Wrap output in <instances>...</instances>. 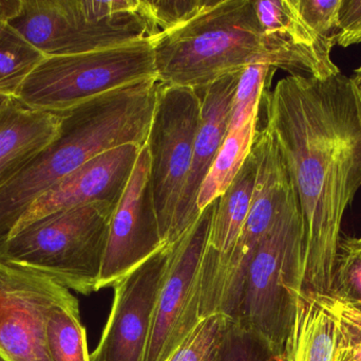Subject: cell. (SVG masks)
I'll use <instances>...</instances> for the list:
<instances>
[{
    "instance_id": "4316f807",
    "label": "cell",
    "mask_w": 361,
    "mask_h": 361,
    "mask_svg": "<svg viewBox=\"0 0 361 361\" xmlns=\"http://www.w3.org/2000/svg\"><path fill=\"white\" fill-rule=\"evenodd\" d=\"M228 320L222 315L202 320L166 361H214Z\"/></svg>"
},
{
    "instance_id": "d6986e66",
    "label": "cell",
    "mask_w": 361,
    "mask_h": 361,
    "mask_svg": "<svg viewBox=\"0 0 361 361\" xmlns=\"http://www.w3.org/2000/svg\"><path fill=\"white\" fill-rule=\"evenodd\" d=\"M256 175V158L250 150L235 179L216 201L208 249L219 256L233 247L243 228L252 205Z\"/></svg>"
},
{
    "instance_id": "8992f818",
    "label": "cell",
    "mask_w": 361,
    "mask_h": 361,
    "mask_svg": "<svg viewBox=\"0 0 361 361\" xmlns=\"http://www.w3.org/2000/svg\"><path fill=\"white\" fill-rule=\"evenodd\" d=\"M158 78L154 37L80 54L46 57L25 81L18 99L61 114L108 91Z\"/></svg>"
},
{
    "instance_id": "e0dca14e",
    "label": "cell",
    "mask_w": 361,
    "mask_h": 361,
    "mask_svg": "<svg viewBox=\"0 0 361 361\" xmlns=\"http://www.w3.org/2000/svg\"><path fill=\"white\" fill-rule=\"evenodd\" d=\"M339 324L334 299L298 292L286 361H338Z\"/></svg>"
},
{
    "instance_id": "5b68a950",
    "label": "cell",
    "mask_w": 361,
    "mask_h": 361,
    "mask_svg": "<svg viewBox=\"0 0 361 361\" xmlns=\"http://www.w3.org/2000/svg\"><path fill=\"white\" fill-rule=\"evenodd\" d=\"M303 227L296 191L259 244L231 321L284 351L300 292Z\"/></svg>"
},
{
    "instance_id": "7c38bea8",
    "label": "cell",
    "mask_w": 361,
    "mask_h": 361,
    "mask_svg": "<svg viewBox=\"0 0 361 361\" xmlns=\"http://www.w3.org/2000/svg\"><path fill=\"white\" fill-rule=\"evenodd\" d=\"M165 246L154 207L150 156L145 144L112 214L97 292L114 288L116 282Z\"/></svg>"
},
{
    "instance_id": "484cf974",
    "label": "cell",
    "mask_w": 361,
    "mask_h": 361,
    "mask_svg": "<svg viewBox=\"0 0 361 361\" xmlns=\"http://www.w3.org/2000/svg\"><path fill=\"white\" fill-rule=\"evenodd\" d=\"M209 2L210 0H140L137 13L158 35L190 20Z\"/></svg>"
},
{
    "instance_id": "836d02e7",
    "label": "cell",
    "mask_w": 361,
    "mask_h": 361,
    "mask_svg": "<svg viewBox=\"0 0 361 361\" xmlns=\"http://www.w3.org/2000/svg\"><path fill=\"white\" fill-rule=\"evenodd\" d=\"M0 361H6V360H4V357H2L1 355H0Z\"/></svg>"
},
{
    "instance_id": "30bf717a",
    "label": "cell",
    "mask_w": 361,
    "mask_h": 361,
    "mask_svg": "<svg viewBox=\"0 0 361 361\" xmlns=\"http://www.w3.org/2000/svg\"><path fill=\"white\" fill-rule=\"evenodd\" d=\"M216 201L171 245L169 263L159 290L144 361H166L200 322V290Z\"/></svg>"
},
{
    "instance_id": "ffe728a7",
    "label": "cell",
    "mask_w": 361,
    "mask_h": 361,
    "mask_svg": "<svg viewBox=\"0 0 361 361\" xmlns=\"http://www.w3.org/2000/svg\"><path fill=\"white\" fill-rule=\"evenodd\" d=\"M257 123L258 117L248 121L240 129L229 131L227 134L200 189L197 199L200 212L226 191L243 167L258 131Z\"/></svg>"
},
{
    "instance_id": "83f0119b",
    "label": "cell",
    "mask_w": 361,
    "mask_h": 361,
    "mask_svg": "<svg viewBox=\"0 0 361 361\" xmlns=\"http://www.w3.org/2000/svg\"><path fill=\"white\" fill-rule=\"evenodd\" d=\"M295 6L320 44L332 53L338 32L341 0H294Z\"/></svg>"
},
{
    "instance_id": "9a60e30c",
    "label": "cell",
    "mask_w": 361,
    "mask_h": 361,
    "mask_svg": "<svg viewBox=\"0 0 361 361\" xmlns=\"http://www.w3.org/2000/svg\"><path fill=\"white\" fill-rule=\"evenodd\" d=\"M241 72L224 76L204 90L201 122L193 146L190 170L180 194L169 246L173 245L201 213L197 210V195L228 134L233 97Z\"/></svg>"
},
{
    "instance_id": "d4e9b609",
    "label": "cell",
    "mask_w": 361,
    "mask_h": 361,
    "mask_svg": "<svg viewBox=\"0 0 361 361\" xmlns=\"http://www.w3.org/2000/svg\"><path fill=\"white\" fill-rule=\"evenodd\" d=\"M330 297L361 312V250L355 239H341Z\"/></svg>"
},
{
    "instance_id": "52a82bcc",
    "label": "cell",
    "mask_w": 361,
    "mask_h": 361,
    "mask_svg": "<svg viewBox=\"0 0 361 361\" xmlns=\"http://www.w3.org/2000/svg\"><path fill=\"white\" fill-rule=\"evenodd\" d=\"M46 57L80 54L114 48L157 36L139 14H106L97 0H23L20 14L11 21Z\"/></svg>"
},
{
    "instance_id": "f1b7e54d",
    "label": "cell",
    "mask_w": 361,
    "mask_h": 361,
    "mask_svg": "<svg viewBox=\"0 0 361 361\" xmlns=\"http://www.w3.org/2000/svg\"><path fill=\"white\" fill-rule=\"evenodd\" d=\"M335 307L339 324L338 361H361V312L336 300Z\"/></svg>"
},
{
    "instance_id": "3957f363",
    "label": "cell",
    "mask_w": 361,
    "mask_h": 361,
    "mask_svg": "<svg viewBox=\"0 0 361 361\" xmlns=\"http://www.w3.org/2000/svg\"><path fill=\"white\" fill-rule=\"evenodd\" d=\"M154 42L159 83L195 91L254 64L315 74L302 55L263 32L254 0H210L190 20L154 36Z\"/></svg>"
},
{
    "instance_id": "2e32d148",
    "label": "cell",
    "mask_w": 361,
    "mask_h": 361,
    "mask_svg": "<svg viewBox=\"0 0 361 361\" xmlns=\"http://www.w3.org/2000/svg\"><path fill=\"white\" fill-rule=\"evenodd\" d=\"M61 122V114L32 110L17 97H0V191L56 138Z\"/></svg>"
},
{
    "instance_id": "f546056e",
    "label": "cell",
    "mask_w": 361,
    "mask_h": 361,
    "mask_svg": "<svg viewBox=\"0 0 361 361\" xmlns=\"http://www.w3.org/2000/svg\"><path fill=\"white\" fill-rule=\"evenodd\" d=\"M361 44V0H341L336 45L348 48Z\"/></svg>"
},
{
    "instance_id": "d6a6232c",
    "label": "cell",
    "mask_w": 361,
    "mask_h": 361,
    "mask_svg": "<svg viewBox=\"0 0 361 361\" xmlns=\"http://www.w3.org/2000/svg\"><path fill=\"white\" fill-rule=\"evenodd\" d=\"M355 243L356 245L358 246V248H360V249L361 250V237H360V239H355Z\"/></svg>"
},
{
    "instance_id": "e575fe53",
    "label": "cell",
    "mask_w": 361,
    "mask_h": 361,
    "mask_svg": "<svg viewBox=\"0 0 361 361\" xmlns=\"http://www.w3.org/2000/svg\"><path fill=\"white\" fill-rule=\"evenodd\" d=\"M360 122H361V116H360Z\"/></svg>"
},
{
    "instance_id": "277c9868",
    "label": "cell",
    "mask_w": 361,
    "mask_h": 361,
    "mask_svg": "<svg viewBox=\"0 0 361 361\" xmlns=\"http://www.w3.org/2000/svg\"><path fill=\"white\" fill-rule=\"evenodd\" d=\"M116 207L90 203L42 218L0 239V258L78 294L97 292Z\"/></svg>"
},
{
    "instance_id": "ac0fdd59",
    "label": "cell",
    "mask_w": 361,
    "mask_h": 361,
    "mask_svg": "<svg viewBox=\"0 0 361 361\" xmlns=\"http://www.w3.org/2000/svg\"><path fill=\"white\" fill-rule=\"evenodd\" d=\"M254 6L259 23L267 35L274 36L311 59L322 70L324 78L341 73L333 63L331 53L301 18L294 0H254Z\"/></svg>"
},
{
    "instance_id": "44dd1931",
    "label": "cell",
    "mask_w": 361,
    "mask_h": 361,
    "mask_svg": "<svg viewBox=\"0 0 361 361\" xmlns=\"http://www.w3.org/2000/svg\"><path fill=\"white\" fill-rule=\"evenodd\" d=\"M46 59L8 23H0V97H17L25 81Z\"/></svg>"
},
{
    "instance_id": "4dcf8cb0",
    "label": "cell",
    "mask_w": 361,
    "mask_h": 361,
    "mask_svg": "<svg viewBox=\"0 0 361 361\" xmlns=\"http://www.w3.org/2000/svg\"><path fill=\"white\" fill-rule=\"evenodd\" d=\"M23 0H0V23H10L20 14Z\"/></svg>"
},
{
    "instance_id": "7a4b0ae2",
    "label": "cell",
    "mask_w": 361,
    "mask_h": 361,
    "mask_svg": "<svg viewBox=\"0 0 361 361\" xmlns=\"http://www.w3.org/2000/svg\"><path fill=\"white\" fill-rule=\"evenodd\" d=\"M159 87L158 78L141 81L61 112L56 138L0 191V239L42 193L91 159L127 144L143 148Z\"/></svg>"
},
{
    "instance_id": "8fae6325",
    "label": "cell",
    "mask_w": 361,
    "mask_h": 361,
    "mask_svg": "<svg viewBox=\"0 0 361 361\" xmlns=\"http://www.w3.org/2000/svg\"><path fill=\"white\" fill-rule=\"evenodd\" d=\"M75 298L50 278L0 258V355L6 361H50L49 318Z\"/></svg>"
},
{
    "instance_id": "cb8c5ba5",
    "label": "cell",
    "mask_w": 361,
    "mask_h": 361,
    "mask_svg": "<svg viewBox=\"0 0 361 361\" xmlns=\"http://www.w3.org/2000/svg\"><path fill=\"white\" fill-rule=\"evenodd\" d=\"M214 361H286V357L284 351L228 320Z\"/></svg>"
},
{
    "instance_id": "1f68e13d",
    "label": "cell",
    "mask_w": 361,
    "mask_h": 361,
    "mask_svg": "<svg viewBox=\"0 0 361 361\" xmlns=\"http://www.w3.org/2000/svg\"><path fill=\"white\" fill-rule=\"evenodd\" d=\"M352 89L355 95L356 103H357L358 112L361 116V66L354 71L353 76L350 78Z\"/></svg>"
},
{
    "instance_id": "603a6c76",
    "label": "cell",
    "mask_w": 361,
    "mask_h": 361,
    "mask_svg": "<svg viewBox=\"0 0 361 361\" xmlns=\"http://www.w3.org/2000/svg\"><path fill=\"white\" fill-rule=\"evenodd\" d=\"M273 69L275 68L267 64H254L242 70L233 97L229 131L240 129L258 117L259 106L265 88L271 84Z\"/></svg>"
},
{
    "instance_id": "4fadbf2b",
    "label": "cell",
    "mask_w": 361,
    "mask_h": 361,
    "mask_svg": "<svg viewBox=\"0 0 361 361\" xmlns=\"http://www.w3.org/2000/svg\"><path fill=\"white\" fill-rule=\"evenodd\" d=\"M169 252L165 246L114 284L111 312L90 361L145 360Z\"/></svg>"
},
{
    "instance_id": "9c48e42d",
    "label": "cell",
    "mask_w": 361,
    "mask_h": 361,
    "mask_svg": "<svg viewBox=\"0 0 361 361\" xmlns=\"http://www.w3.org/2000/svg\"><path fill=\"white\" fill-rule=\"evenodd\" d=\"M201 108L197 91L160 83L146 146L161 237L167 246L190 170Z\"/></svg>"
},
{
    "instance_id": "7402d4cb",
    "label": "cell",
    "mask_w": 361,
    "mask_h": 361,
    "mask_svg": "<svg viewBox=\"0 0 361 361\" xmlns=\"http://www.w3.org/2000/svg\"><path fill=\"white\" fill-rule=\"evenodd\" d=\"M47 348L50 361H90L78 298L59 305L51 314L47 324Z\"/></svg>"
},
{
    "instance_id": "5bb4252c",
    "label": "cell",
    "mask_w": 361,
    "mask_h": 361,
    "mask_svg": "<svg viewBox=\"0 0 361 361\" xmlns=\"http://www.w3.org/2000/svg\"><path fill=\"white\" fill-rule=\"evenodd\" d=\"M141 148L127 144L91 159L34 201L6 237L42 218L80 206L95 203L118 206Z\"/></svg>"
},
{
    "instance_id": "6da1fadb",
    "label": "cell",
    "mask_w": 361,
    "mask_h": 361,
    "mask_svg": "<svg viewBox=\"0 0 361 361\" xmlns=\"http://www.w3.org/2000/svg\"><path fill=\"white\" fill-rule=\"evenodd\" d=\"M262 102L298 197L301 294L330 297L345 210L361 187V122L350 78L290 74Z\"/></svg>"
},
{
    "instance_id": "ba28073f",
    "label": "cell",
    "mask_w": 361,
    "mask_h": 361,
    "mask_svg": "<svg viewBox=\"0 0 361 361\" xmlns=\"http://www.w3.org/2000/svg\"><path fill=\"white\" fill-rule=\"evenodd\" d=\"M252 150L257 175L247 218L233 247L223 256L210 254L204 269L206 288L223 304L239 301L259 244L295 190L277 142L267 126L257 131Z\"/></svg>"
}]
</instances>
